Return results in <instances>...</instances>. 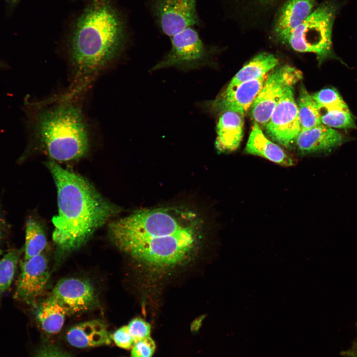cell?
<instances>
[{
	"instance_id": "obj_16",
	"label": "cell",
	"mask_w": 357,
	"mask_h": 357,
	"mask_svg": "<svg viewBox=\"0 0 357 357\" xmlns=\"http://www.w3.org/2000/svg\"><path fill=\"white\" fill-rule=\"evenodd\" d=\"M243 115L232 111L220 115L216 126L215 146L220 153H229L239 146L243 132Z\"/></svg>"
},
{
	"instance_id": "obj_28",
	"label": "cell",
	"mask_w": 357,
	"mask_h": 357,
	"mask_svg": "<svg viewBox=\"0 0 357 357\" xmlns=\"http://www.w3.org/2000/svg\"><path fill=\"white\" fill-rule=\"evenodd\" d=\"M35 357H71L66 354L56 349L47 348L41 350Z\"/></svg>"
},
{
	"instance_id": "obj_25",
	"label": "cell",
	"mask_w": 357,
	"mask_h": 357,
	"mask_svg": "<svg viewBox=\"0 0 357 357\" xmlns=\"http://www.w3.org/2000/svg\"><path fill=\"white\" fill-rule=\"evenodd\" d=\"M126 326L134 342L150 336V325L140 318L133 319Z\"/></svg>"
},
{
	"instance_id": "obj_26",
	"label": "cell",
	"mask_w": 357,
	"mask_h": 357,
	"mask_svg": "<svg viewBox=\"0 0 357 357\" xmlns=\"http://www.w3.org/2000/svg\"><path fill=\"white\" fill-rule=\"evenodd\" d=\"M155 350V344L149 336L134 342L131 357H151Z\"/></svg>"
},
{
	"instance_id": "obj_9",
	"label": "cell",
	"mask_w": 357,
	"mask_h": 357,
	"mask_svg": "<svg viewBox=\"0 0 357 357\" xmlns=\"http://www.w3.org/2000/svg\"><path fill=\"white\" fill-rule=\"evenodd\" d=\"M293 87L285 91L265 126L268 136L285 147L295 143L301 130Z\"/></svg>"
},
{
	"instance_id": "obj_17",
	"label": "cell",
	"mask_w": 357,
	"mask_h": 357,
	"mask_svg": "<svg viewBox=\"0 0 357 357\" xmlns=\"http://www.w3.org/2000/svg\"><path fill=\"white\" fill-rule=\"evenodd\" d=\"M244 151L283 166H291L295 163L283 149L265 135L261 127L255 122L251 128Z\"/></svg>"
},
{
	"instance_id": "obj_8",
	"label": "cell",
	"mask_w": 357,
	"mask_h": 357,
	"mask_svg": "<svg viewBox=\"0 0 357 357\" xmlns=\"http://www.w3.org/2000/svg\"><path fill=\"white\" fill-rule=\"evenodd\" d=\"M197 0H150L154 19L161 31L172 37L186 28L198 25Z\"/></svg>"
},
{
	"instance_id": "obj_5",
	"label": "cell",
	"mask_w": 357,
	"mask_h": 357,
	"mask_svg": "<svg viewBox=\"0 0 357 357\" xmlns=\"http://www.w3.org/2000/svg\"><path fill=\"white\" fill-rule=\"evenodd\" d=\"M340 6L328 0L321 4L291 33L287 42L295 51L325 57L332 48V31Z\"/></svg>"
},
{
	"instance_id": "obj_29",
	"label": "cell",
	"mask_w": 357,
	"mask_h": 357,
	"mask_svg": "<svg viewBox=\"0 0 357 357\" xmlns=\"http://www.w3.org/2000/svg\"><path fill=\"white\" fill-rule=\"evenodd\" d=\"M343 354L346 357H357V338L352 346Z\"/></svg>"
},
{
	"instance_id": "obj_24",
	"label": "cell",
	"mask_w": 357,
	"mask_h": 357,
	"mask_svg": "<svg viewBox=\"0 0 357 357\" xmlns=\"http://www.w3.org/2000/svg\"><path fill=\"white\" fill-rule=\"evenodd\" d=\"M319 108L325 111L348 106L338 91L334 88H326L312 95Z\"/></svg>"
},
{
	"instance_id": "obj_23",
	"label": "cell",
	"mask_w": 357,
	"mask_h": 357,
	"mask_svg": "<svg viewBox=\"0 0 357 357\" xmlns=\"http://www.w3.org/2000/svg\"><path fill=\"white\" fill-rule=\"evenodd\" d=\"M325 111L321 115L322 124L332 128L345 130L357 128L355 119L348 106Z\"/></svg>"
},
{
	"instance_id": "obj_30",
	"label": "cell",
	"mask_w": 357,
	"mask_h": 357,
	"mask_svg": "<svg viewBox=\"0 0 357 357\" xmlns=\"http://www.w3.org/2000/svg\"><path fill=\"white\" fill-rule=\"evenodd\" d=\"M10 4L12 5H15L20 0H7Z\"/></svg>"
},
{
	"instance_id": "obj_21",
	"label": "cell",
	"mask_w": 357,
	"mask_h": 357,
	"mask_svg": "<svg viewBox=\"0 0 357 357\" xmlns=\"http://www.w3.org/2000/svg\"><path fill=\"white\" fill-rule=\"evenodd\" d=\"M298 108L301 130L310 129L322 124L320 109L312 95L304 88L300 91Z\"/></svg>"
},
{
	"instance_id": "obj_1",
	"label": "cell",
	"mask_w": 357,
	"mask_h": 357,
	"mask_svg": "<svg viewBox=\"0 0 357 357\" xmlns=\"http://www.w3.org/2000/svg\"><path fill=\"white\" fill-rule=\"evenodd\" d=\"M110 237L119 249L150 268H173L186 262L199 243L196 228L164 209L141 210L111 222Z\"/></svg>"
},
{
	"instance_id": "obj_2",
	"label": "cell",
	"mask_w": 357,
	"mask_h": 357,
	"mask_svg": "<svg viewBox=\"0 0 357 357\" xmlns=\"http://www.w3.org/2000/svg\"><path fill=\"white\" fill-rule=\"evenodd\" d=\"M46 165L57 190L58 213L52 219L53 240L61 251H71L82 245L120 209L80 175L54 161Z\"/></svg>"
},
{
	"instance_id": "obj_31",
	"label": "cell",
	"mask_w": 357,
	"mask_h": 357,
	"mask_svg": "<svg viewBox=\"0 0 357 357\" xmlns=\"http://www.w3.org/2000/svg\"><path fill=\"white\" fill-rule=\"evenodd\" d=\"M2 236H3V232H2V227H1V224H0V239L2 237ZM1 253H2V251H1V249H0V255Z\"/></svg>"
},
{
	"instance_id": "obj_10",
	"label": "cell",
	"mask_w": 357,
	"mask_h": 357,
	"mask_svg": "<svg viewBox=\"0 0 357 357\" xmlns=\"http://www.w3.org/2000/svg\"><path fill=\"white\" fill-rule=\"evenodd\" d=\"M267 76L227 87L215 99L203 102V107L213 114L232 111L243 115L252 107Z\"/></svg>"
},
{
	"instance_id": "obj_6",
	"label": "cell",
	"mask_w": 357,
	"mask_h": 357,
	"mask_svg": "<svg viewBox=\"0 0 357 357\" xmlns=\"http://www.w3.org/2000/svg\"><path fill=\"white\" fill-rule=\"evenodd\" d=\"M301 77L299 70L288 65L278 67L267 75L251 107V116L254 122L260 127L265 126L285 91L294 86Z\"/></svg>"
},
{
	"instance_id": "obj_20",
	"label": "cell",
	"mask_w": 357,
	"mask_h": 357,
	"mask_svg": "<svg viewBox=\"0 0 357 357\" xmlns=\"http://www.w3.org/2000/svg\"><path fill=\"white\" fill-rule=\"evenodd\" d=\"M47 243L42 226L36 219L28 218L26 223L24 260L41 254Z\"/></svg>"
},
{
	"instance_id": "obj_15",
	"label": "cell",
	"mask_w": 357,
	"mask_h": 357,
	"mask_svg": "<svg viewBox=\"0 0 357 357\" xmlns=\"http://www.w3.org/2000/svg\"><path fill=\"white\" fill-rule=\"evenodd\" d=\"M66 337L71 346L78 348L108 345L112 339L106 325L99 320L82 322L72 327Z\"/></svg>"
},
{
	"instance_id": "obj_4",
	"label": "cell",
	"mask_w": 357,
	"mask_h": 357,
	"mask_svg": "<svg viewBox=\"0 0 357 357\" xmlns=\"http://www.w3.org/2000/svg\"><path fill=\"white\" fill-rule=\"evenodd\" d=\"M36 131L49 156L57 161L83 157L89 148L88 132L83 112L64 98L46 107L36 119Z\"/></svg>"
},
{
	"instance_id": "obj_27",
	"label": "cell",
	"mask_w": 357,
	"mask_h": 357,
	"mask_svg": "<svg viewBox=\"0 0 357 357\" xmlns=\"http://www.w3.org/2000/svg\"><path fill=\"white\" fill-rule=\"evenodd\" d=\"M112 340L119 347L129 349L132 348L134 342L127 326H123L117 329L112 335Z\"/></svg>"
},
{
	"instance_id": "obj_32",
	"label": "cell",
	"mask_w": 357,
	"mask_h": 357,
	"mask_svg": "<svg viewBox=\"0 0 357 357\" xmlns=\"http://www.w3.org/2000/svg\"><path fill=\"white\" fill-rule=\"evenodd\" d=\"M275 0H261L262 1H263V2H264L265 3H270L273 2Z\"/></svg>"
},
{
	"instance_id": "obj_11",
	"label": "cell",
	"mask_w": 357,
	"mask_h": 357,
	"mask_svg": "<svg viewBox=\"0 0 357 357\" xmlns=\"http://www.w3.org/2000/svg\"><path fill=\"white\" fill-rule=\"evenodd\" d=\"M14 293L16 300L30 303L45 291L50 277L48 261L42 253L21 263Z\"/></svg>"
},
{
	"instance_id": "obj_14",
	"label": "cell",
	"mask_w": 357,
	"mask_h": 357,
	"mask_svg": "<svg viewBox=\"0 0 357 357\" xmlns=\"http://www.w3.org/2000/svg\"><path fill=\"white\" fill-rule=\"evenodd\" d=\"M315 0H288L277 16L274 30L276 35L287 42L291 33L313 11Z\"/></svg>"
},
{
	"instance_id": "obj_12",
	"label": "cell",
	"mask_w": 357,
	"mask_h": 357,
	"mask_svg": "<svg viewBox=\"0 0 357 357\" xmlns=\"http://www.w3.org/2000/svg\"><path fill=\"white\" fill-rule=\"evenodd\" d=\"M49 297L63 307L68 314L87 310L94 304L96 299L92 284L87 280L75 278L60 280Z\"/></svg>"
},
{
	"instance_id": "obj_13",
	"label": "cell",
	"mask_w": 357,
	"mask_h": 357,
	"mask_svg": "<svg viewBox=\"0 0 357 357\" xmlns=\"http://www.w3.org/2000/svg\"><path fill=\"white\" fill-rule=\"evenodd\" d=\"M346 140V137L340 132L321 124L301 130L295 143L301 154H310L331 151Z\"/></svg>"
},
{
	"instance_id": "obj_22",
	"label": "cell",
	"mask_w": 357,
	"mask_h": 357,
	"mask_svg": "<svg viewBox=\"0 0 357 357\" xmlns=\"http://www.w3.org/2000/svg\"><path fill=\"white\" fill-rule=\"evenodd\" d=\"M20 250H9L0 260V295L10 288L16 271Z\"/></svg>"
},
{
	"instance_id": "obj_3",
	"label": "cell",
	"mask_w": 357,
	"mask_h": 357,
	"mask_svg": "<svg viewBox=\"0 0 357 357\" xmlns=\"http://www.w3.org/2000/svg\"><path fill=\"white\" fill-rule=\"evenodd\" d=\"M125 19L114 0H89L74 20L68 39L75 75L88 79L119 54L126 38Z\"/></svg>"
},
{
	"instance_id": "obj_7",
	"label": "cell",
	"mask_w": 357,
	"mask_h": 357,
	"mask_svg": "<svg viewBox=\"0 0 357 357\" xmlns=\"http://www.w3.org/2000/svg\"><path fill=\"white\" fill-rule=\"evenodd\" d=\"M171 43L170 52L151 71L173 66L194 68L206 63L209 60L210 51L193 27L171 37Z\"/></svg>"
},
{
	"instance_id": "obj_18",
	"label": "cell",
	"mask_w": 357,
	"mask_h": 357,
	"mask_svg": "<svg viewBox=\"0 0 357 357\" xmlns=\"http://www.w3.org/2000/svg\"><path fill=\"white\" fill-rule=\"evenodd\" d=\"M66 310L56 300L49 297L35 308V317L42 329L49 334L60 331L67 315Z\"/></svg>"
},
{
	"instance_id": "obj_19",
	"label": "cell",
	"mask_w": 357,
	"mask_h": 357,
	"mask_svg": "<svg viewBox=\"0 0 357 357\" xmlns=\"http://www.w3.org/2000/svg\"><path fill=\"white\" fill-rule=\"evenodd\" d=\"M278 64V60L274 55L267 53H261L254 57L236 74L227 87L263 76Z\"/></svg>"
}]
</instances>
